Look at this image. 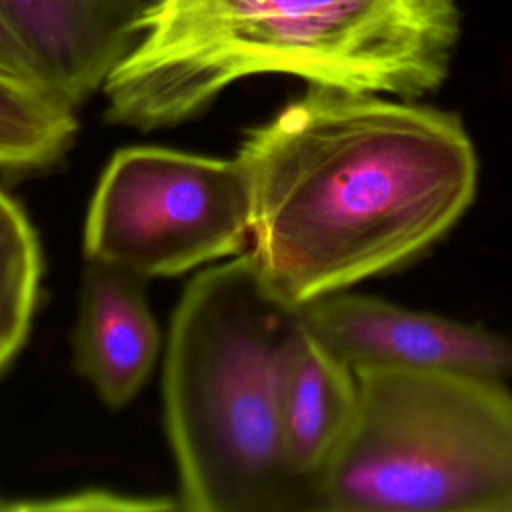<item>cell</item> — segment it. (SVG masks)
<instances>
[{"label":"cell","mask_w":512,"mask_h":512,"mask_svg":"<svg viewBox=\"0 0 512 512\" xmlns=\"http://www.w3.org/2000/svg\"><path fill=\"white\" fill-rule=\"evenodd\" d=\"M236 156L252 186L250 254L298 310L426 252L478 182L454 112L330 86H308Z\"/></svg>","instance_id":"obj_1"},{"label":"cell","mask_w":512,"mask_h":512,"mask_svg":"<svg viewBox=\"0 0 512 512\" xmlns=\"http://www.w3.org/2000/svg\"><path fill=\"white\" fill-rule=\"evenodd\" d=\"M460 34V0H150L102 86L106 118L174 126L262 74L416 100L444 84Z\"/></svg>","instance_id":"obj_2"},{"label":"cell","mask_w":512,"mask_h":512,"mask_svg":"<svg viewBox=\"0 0 512 512\" xmlns=\"http://www.w3.org/2000/svg\"><path fill=\"white\" fill-rule=\"evenodd\" d=\"M300 310L242 254L196 274L172 316L164 420L180 498L196 512L312 508L282 446V390Z\"/></svg>","instance_id":"obj_3"},{"label":"cell","mask_w":512,"mask_h":512,"mask_svg":"<svg viewBox=\"0 0 512 512\" xmlns=\"http://www.w3.org/2000/svg\"><path fill=\"white\" fill-rule=\"evenodd\" d=\"M352 424L314 480L328 512H512L504 378L358 368Z\"/></svg>","instance_id":"obj_4"},{"label":"cell","mask_w":512,"mask_h":512,"mask_svg":"<svg viewBox=\"0 0 512 512\" xmlns=\"http://www.w3.org/2000/svg\"><path fill=\"white\" fill-rule=\"evenodd\" d=\"M250 236L252 186L238 156L126 148L96 186L84 248L88 260L154 278L240 254Z\"/></svg>","instance_id":"obj_5"},{"label":"cell","mask_w":512,"mask_h":512,"mask_svg":"<svg viewBox=\"0 0 512 512\" xmlns=\"http://www.w3.org/2000/svg\"><path fill=\"white\" fill-rule=\"evenodd\" d=\"M300 320L354 370H456L512 376V342L480 326L340 290L300 308Z\"/></svg>","instance_id":"obj_6"},{"label":"cell","mask_w":512,"mask_h":512,"mask_svg":"<svg viewBox=\"0 0 512 512\" xmlns=\"http://www.w3.org/2000/svg\"><path fill=\"white\" fill-rule=\"evenodd\" d=\"M148 2L0 0V10L46 86L78 106L132 50Z\"/></svg>","instance_id":"obj_7"},{"label":"cell","mask_w":512,"mask_h":512,"mask_svg":"<svg viewBox=\"0 0 512 512\" xmlns=\"http://www.w3.org/2000/svg\"><path fill=\"white\" fill-rule=\"evenodd\" d=\"M142 278L88 262L80 290L76 364L108 406H122L146 382L160 346Z\"/></svg>","instance_id":"obj_8"},{"label":"cell","mask_w":512,"mask_h":512,"mask_svg":"<svg viewBox=\"0 0 512 512\" xmlns=\"http://www.w3.org/2000/svg\"><path fill=\"white\" fill-rule=\"evenodd\" d=\"M356 404V370L300 320L284 376L282 446L290 474L312 488V500L314 480L346 436Z\"/></svg>","instance_id":"obj_9"},{"label":"cell","mask_w":512,"mask_h":512,"mask_svg":"<svg viewBox=\"0 0 512 512\" xmlns=\"http://www.w3.org/2000/svg\"><path fill=\"white\" fill-rule=\"evenodd\" d=\"M74 108L48 88L0 70V168L38 170L58 162L78 132Z\"/></svg>","instance_id":"obj_10"},{"label":"cell","mask_w":512,"mask_h":512,"mask_svg":"<svg viewBox=\"0 0 512 512\" xmlns=\"http://www.w3.org/2000/svg\"><path fill=\"white\" fill-rule=\"evenodd\" d=\"M40 276L36 232L24 210L0 188V372L28 336Z\"/></svg>","instance_id":"obj_11"},{"label":"cell","mask_w":512,"mask_h":512,"mask_svg":"<svg viewBox=\"0 0 512 512\" xmlns=\"http://www.w3.org/2000/svg\"><path fill=\"white\" fill-rule=\"evenodd\" d=\"M168 500H154V498H134L112 494L104 490H86L78 494H68L60 498H50L46 502H30V504H10L16 510H158L170 508Z\"/></svg>","instance_id":"obj_12"},{"label":"cell","mask_w":512,"mask_h":512,"mask_svg":"<svg viewBox=\"0 0 512 512\" xmlns=\"http://www.w3.org/2000/svg\"><path fill=\"white\" fill-rule=\"evenodd\" d=\"M0 70L18 76L22 80L34 82L38 86H46L36 62L28 54V50L22 46L10 24L6 22L2 10H0ZM50 90V88H48ZM52 92V90H50Z\"/></svg>","instance_id":"obj_13"},{"label":"cell","mask_w":512,"mask_h":512,"mask_svg":"<svg viewBox=\"0 0 512 512\" xmlns=\"http://www.w3.org/2000/svg\"><path fill=\"white\" fill-rule=\"evenodd\" d=\"M0 510H10V504H8V502H4L2 498H0Z\"/></svg>","instance_id":"obj_14"}]
</instances>
